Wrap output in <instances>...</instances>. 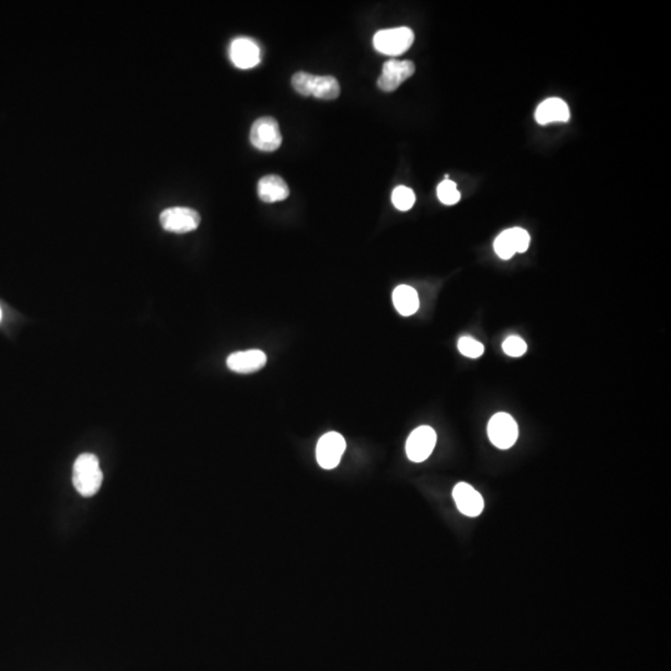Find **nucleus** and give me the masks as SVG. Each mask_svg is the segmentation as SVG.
Returning a JSON list of instances; mask_svg holds the SVG:
<instances>
[{
	"mask_svg": "<svg viewBox=\"0 0 671 671\" xmlns=\"http://www.w3.org/2000/svg\"><path fill=\"white\" fill-rule=\"evenodd\" d=\"M393 304L402 316H412L419 308L418 292L408 285H399L393 291Z\"/></svg>",
	"mask_w": 671,
	"mask_h": 671,
	"instance_id": "obj_15",
	"label": "nucleus"
},
{
	"mask_svg": "<svg viewBox=\"0 0 671 671\" xmlns=\"http://www.w3.org/2000/svg\"><path fill=\"white\" fill-rule=\"evenodd\" d=\"M415 73V65L409 61L390 60L383 65V70L378 79V87L385 92H393L409 79Z\"/></svg>",
	"mask_w": 671,
	"mask_h": 671,
	"instance_id": "obj_9",
	"label": "nucleus"
},
{
	"mask_svg": "<svg viewBox=\"0 0 671 671\" xmlns=\"http://www.w3.org/2000/svg\"><path fill=\"white\" fill-rule=\"evenodd\" d=\"M257 194L262 202H281L289 197L290 189L287 187L286 182L280 176L270 174L259 181Z\"/></svg>",
	"mask_w": 671,
	"mask_h": 671,
	"instance_id": "obj_14",
	"label": "nucleus"
},
{
	"mask_svg": "<svg viewBox=\"0 0 671 671\" xmlns=\"http://www.w3.org/2000/svg\"><path fill=\"white\" fill-rule=\"evenodd\" d=\"M503 352L511 357H521L526 353L527 345L517 336H511L505 340L503 345Z\"/></svg>",
	"mask_w": 671,
	"mask_h": 671,
	"instance_id": "obj_21",
	"label": "nucleus"
},
{
	"mask_svg": "<svg viewBox=\"0 0 671 671\" xmlns=\"http://www.w3.org/2000/svg\"><path fill=\"white\" fill-rule=\"evenodd\" d=\"M436 193H438L440 202L445 205H454L460 200V192L456 188V184L451 182L450 179H445L440 183Z\"/></svg>",
	"mask_w": 671,
	"mask_h": 671,
	"instance_id": "obj_17",
	"label": "nucleus"
},
{
	"mask_svg": "<svg viewBox=\"0 0 671 671\" xmlns=\"http://www.w3.org/2000/svg\"><path fill=\"white\" fill-rule=\"evenodd\" d=\"M291 85L302 96H315L320 100H335L340 96V86L333 76H316L308 73H296Z\"/></svg>",
	"mask_w": 671,
	"mask_h": 671,
	"instance_id": "obj_1",
	"label": "nucleus"
},
{
	"mask_svg": "<svg viewBox=\"0 0 671 671\" xmlns=\"http://www.w3.org/2000/svg\"><path fill=\"white\" fill-rule=\"evenodd\" d=\"M250 142L262 152H274L280 149L282 134L277 119L269 116L257 119L250 129Z\"/></svg>",
	"mask_w": 671,
	"mask_h": 671,
	"instance_id": "obj_4",
	"label": "nucleus"
},
{
	"mask_svg": "<svg viewBox=\"0 0 671 671\" xmlns=\"http://www.w3.org/2000/svg\"><path fill=\"white\" fill-rule=\"evenodd\" d=\"M392 202L400 212H407L413 208L415 203V194L410 188L399 186L395 188L392 194Z\"/></svg>",
	"mask_w": 671,
	"mask_h": 671,
	"instance_id": "obj_16",
	"label": "nucleus"
},
{
	"mask_svg": "<svg viewBox=\"0 0 671 671\" xmlns=\"http://www.w3.org/2000/svg\"><path fill=\"white\" fill-rule=\"evenodd\" d=\"M453 498L458 506V510L465 516L476 517L484 510L483 496L471 485L466 483H459L455 486L453 490Z\"/></svg>",
	"mask_w": 671,
	"mask_h": 671,
	"instance_id": "obj_12",
	"label": "nucleus"
},
{
	"mask_svg": "<svg viewBox=\"0 0 671 671\" xmlns=\"http://www.w3.org/2000/svg\"><path fill=\"white\" fill-rule=\"evenodd\" d=\"M494 247L496 254H498L501 259H503V260H508V259H511V257L516 254V250H515V247H513L512 242L510 240L506 230L501 232L499 237H496Z\"/></svg>",
	"mask_w": 671,
	"mask_h": 671,
	"instance_id": "obj_20",
	"label": "nucleus"
},
{
	"mask_svg": "<svg viewBox=\"0 0 671 671\" xmlns=\"http://www.w3.org/2000/svg\"><path fill=\"white\" fill-rule=\"evenodd\" d=\"M488 434L499 449H510L518 438L517 423L508 413H498L490 419Z\"/></svg>",
	"mask_w": 671,
	"mask_h": 671,
	"instance_id": "obj_6",
	"label": "nucleus"
},
{
	"mask_svg": "<svg viewBox=\"0 0 671 671\" xmlns=\"http://www.w3.org/2000/svg\"><path fill=\"white\" fill-rule=\"evenodd\" d=\"M345 440L340 433L330 431L322 435L316 446L317 463L326 470L335 469L345 453Z\"/></svg>",
	"mask_w": 671,
	"mask_h": 671,
	"instance_id": "obj_8",
	"label": "nucleus"
},
{
	"mask_svg": "<svg viewBox=\"0 0 671 671\" xmlns=\"http://www.w3.org/2000/svg\"><path fill=\"white\" fill-rule=\"evenodd\" d=\"M267 357L262 350H247L235 352L227 357V365L229 370L235 373L249 375L265 367Z\"/></svg>",
	"mask_w": 671,
	"mask_h": 671,
	"instance_id": "obj_10",
	"label": "nucleus"
},
{
	"mask_svg": "<svg viewBox=\"0 0 671 671\" xmlns=\"http://www.w3.org/2000/svg\"><path fill=\"white\" fill-rule=\"evenodd\" d=\"M159 222L164 230L176 234H186L195 230L200 224L197 210L186 207L168 208L161 213Z\"/></svg>",
	"mask_w": 671,
	"mask_h": 671,
	"instance_id": "obj_5",
	"label": "nucleus"
},
{
	"mask_svg": "<svg viewBox=\"0 0 671 671\" xmlns=\"http://www.w3.org/2000/svg\"><path fill=\"white\" fill-rule=\"evenodd\" d=\"M414 41V33L409 28L380 30L373 38V46L380 54L397 56L409 49Z\"/></svg>",
	"mask_w": 671,
	"mask_h": 671,
	"instance_id": "obj_3",
	"label": "nucleus"
},
{
	"mask_svg": "<svg viewBox=\"0 0 671 671\" xmlns=\"http://www.w3.org/2000/svg\"><path fill=\"white\" fill-rule=\"evenodd\" d=\"M104 475L94 454H81L74 464L73 483L82 496H94L102 484Z\"/></svg>",
	"mask_w": 671,
	"mask_h": 671,
	"instance_id": "obj_2",
	"label": "nucleus"
},
{
	"mask_svg": "<svg viewBox=\"0 0 671 671\" xmlns=\"http://www.w3.org/2000/svg\"><path fill=\"white\" fill-rule=\"evenodd\" d=\"M436 444V433L428 425L413 430L405 444L408 459L413 463H423L429 458Z\"/></svg>",
	"mask_w": 671,
	"mask_h": 671,
	"instance_id": "obj_7",
	"label": "nucleus"
},
{
	"mask_svg": "<svg viewBox=\"0 0 671 671\" xmlns=\"http://www.w3.org/2000/svg\"><path fill=\"white\" fill-rule=\"evenodd\" d=\"M0 320H1V310H0Z\"/></svg>",
	"mask_w": 671,
	"mask_h": 671,
	"instance_id": "obj_22",
	"label": "nucleus"
},
{
	"mask_svg": "<svg viewBox=\"0 0 671 671\" xmlns=\"http://www.w3.org/2000/svg\"><path fill=\"white\" fill-rule=\"evenodd\" d=\"M232 64L239 69H252L260 63V49L255 41L247 38H237L229 49Z\"/></svg>",
	"mask_w": 671,
	"mask_h": 671,
	"instance_id": "obj_11",
	"label": "nucleus"
},
{
	"mask_svg": "<svg viewBox=\"0 0 671 671\" xmlns=\"http://www.w3.org/2000/svg\"><path fill=\"white\" fill-rule=\"evenodd\" d=\"M569 107L561 99H548L538 106L535 114V119L540 124H552V122H567L569 119Z\"/></svg>",
	"mask_w": 671,
	"mask_h": 671,
	"instance_id": "obj_13",
	"label": "nucleus"
},
{
	"mask_svg": "<svg viewBox=\"0 0 671 671\" xmlns=\"http://www.w3.org/2000/svg\"><path fill=\"white\" fill-rule=\"evenodd\" d=\"M460 353L469 358H478L484 353V345L471 337H461L458 342Z\"/></svg>",
	"mask_w": 671,
	"mask_h": 671,
	"instance_id": "obj_18",
	"label": "nucleus"
},
{
	"mask_svg": "<svg viewBox=\"0 0 671 671\" xmlns=\"http://www.w3.org/2000/svg\"><path fill=\"white\" fill-rule=\"evenodd\" d=\"M516 252H525L530 247V235L525 229L512 227L506 230Z\"/></svg>",
	"mask_w": 671,
	"mask_h": 671,
	"instance_id": "obj_19",
	"label": "nucleus"
}]
</instances>
